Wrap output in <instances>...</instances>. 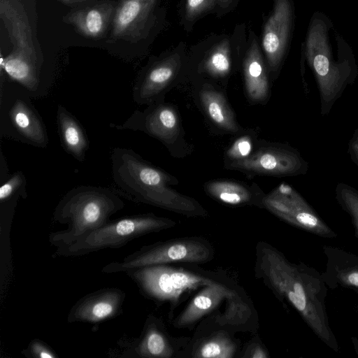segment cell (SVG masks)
<instances>
[{
    "label": "cell",
    "instance_id": "4fadbf2b",
    "mask_svg": "<svg viewBox=\"0 0 358 358\" xmlns=\"http://www.w3.org/2000/svg\"><path fill=\"white\" fill-rule=\"evenodd\" d=\"M176 353L173 341L161 320L149 315L138 338L126 345L124 358H171Z\"/></svg>",
    "mask_w": 358,
    "mask_h": 358
},
{
    "label": "cell",
    "instance_id": "4dcf8cb0",
    "mask_svg": "<svg viewBox=\"0 0 358 358\" xmlns=\"http://www.w3.org/2000/svg\"><path fill=\"white\" fill-rule=\"evenodd\" d=\"M343 280L349 285L358 287V271H351L345 274Z\"/></svg>",
    "mask_w": 358,
    "mask_h": 358
},
{
    "label": "cell",
    "instance_id": "d6986e66",
    "mask_svg": "<svg viewBox=\"0 0 358 358\" xmlns=\"http://www.w3.org/2000/svg\"><path fill=\"white\" fill-rule=\"evenodd\" d=\"M245 88L249 99L263 102L268 96L269 85L266 69L258 44L253 40L243 61Z\"/></svg>",
    "mask_w": 358,
    "mask_h": 358
},
{
    "label": "cell",
    "instance_id": "83f0119b",
    "mask_svg": "<svg viewBox=\"0 0 358 358\" xmlns=\"http://www.w3.org/2000/svg\"><path fill=\"white\" fill-rule=\"evenodd\" d=\"M28 358H58L57 352L43 341L35 338L22 351Z\"/></svg>",
    "mask_w": 358,
    "mask_h": 358
},
{
    "label": "cell",
    "instance_id": "f1b7e54d",
    "mask_svg": "<svg viewBox=\"0 0 358 358\" xmlns=\"http://www.w3.org/2000/svg\"><path fill=\"white\" fill-rule=\"evenodd\" d=\"M244 357L251 358H266L268 355L260 345L254 343L248 348Z\"/></svg>",
    "mask_w": 358,
    "mask_h": 358
},
{
    "label": "cell",
    "instance_id": "ffe728a7",
    "mask_svg": "<svg viewBox=\"0 0 358 358\" xmlns=\"http://www.w3.org/2000/svg\"><path fill=\"white\" fill-rule=\"evenodd\" d=\"M199 99L206 114L216 127L230 133L239 131L241 127L222 93L205 85L200 90Z\"/></svg>",
    "mask_w": 358,
    "mask_h": 358
},
{
    "label": "cell",
    "instance_id": "d4e9b609",
    "mask_svg": "<svg viewBox=\"0 0 358 358\" xmlns=\"http://www.w3.org/2000/svg\"><path fill=\"white\" fill-rule=\"evenodd\" d=\"M227 306L218 322L222 324L238 325L243 324L249 315L248 306L234 292L227 297Z\"/></svg>",
    "mask_w": 358,
    "mask_h": 358
},
{
    "label": "cell",
    "instance_id": "ac0fdd59",
    "mask_svg": "<svg viewBox=\"0 0 358 358\" xmlns=\"http://www.w3.org/2000/svg\"><path fill=\"white\" fill-rule=\"evenodd\" d=\"M235 292L214 282L204 286L176 318L174 326L177 328L189 327L203 316L217 307L224 299H227Z\"/></svg>",
    "mask_w": 358,
    "mask_h": 358
},
{
    "label": "cell",
    "instance_id": "8992f818",
    "mask_svg": "<svg viewBox=\"0 0 358 358\" xmlns=\"http://www.w3.org/2000/svg\"><path fill=\"white\" fill-rule=\"evenodd\" d=\"M210 243L198 237H189L145 245L121 260L106 264V274L126 273L141 267L169 263H206L213 257Z\"/></svg>",
    "mask_w": 358,
    "mask_h": 358
},
{
    "label": "cell",
    "instance_id": "e0dca14e",
    "mask_svg": "<svg viewBox=\"0 0 358 358\" xmlns=\"http://www.w3.org/2000/svg\"><path fill=\"white\" fill-rule=\"evenodd\" d=\"M56 122L63 150L78 162H83L90 142L82 124L61 104L57 106Z\"/></svg>",
    "mask_w": 358,
    "mask_h": 358
},
{
    "label": "cell",
    "instance_id": "30bf717a",
    "mask_svg": "<svg viewBox=\"0 0 358 358\" xmlns=\"http://www.w3.org/2000/svg\"><path fill=\"white\" fill-rule=\"evenodd\" d=\"M110 125L119 130L144 132L164 144L173 143L180 132L176 110L162 99L149 104L143 111H134L124 123Z\"/></svg>",
    "mask_w": 358,
    "mask_h": 358
},
{
    "label": "cell",
    "instance_id": "5b68a950",
    "mask_svg": "<svg viewBox=\"0 0 358 358\" xmlns=\"http://www.w3.org/2000/svg\"><path fill=\"white\" fill-rule=\"evenodd\" d=\"M22 86L1 81L0 136L38 148L49 143L45 124Z\"/></svg>",
    "mask_w": 358,
    "mask_h": 358
},
{
    "label": "cell",
    "instance_id": "4316f807",
    "mask_svg": "<svg viewBox=\"0 0 358 358\" xmlns=\"http://www.w3.org/2000/svg\"><path fill=\"white\" fill-rule=\"evenodd\" d=\"M254 143L249 135L237 138L226 152L227 161H238L248 157L253 152Z\"/></svg>",
    "mask_w": 358,
    "mask_h": 358
},
{
    "label": "cell",
    "instance_id": "6da1fadb",
    "mask_svg": "<svg viewBox=\"0 0 358 358\" xmlns=\"http://www.w3.org/2000/svg\"><path fill=\"white\" fill-rule=\"evenodd\" d=\"M112 178L119 194L132 201L151 205L187 216H206L195 199L170 185L172 176L143 159L131 148H114L110 153Z\"/></svg>",
    "mask_w": 358,
    "mask_h": 358
},
{
    "label": "cell",
    "instance_id": "ba28073f",
    "mask_svg": "<svg viewBox=\"0 0 358 358\" xmlns=\"http://www.w3.org/2000/svg\"><path fill=\"white\" fill-rule=\"evenodd\" d=\"M306 57L316 77L324 112L341 94L349 76L346 65L333 59L325 24L320 20L311 23L306 40Z\"/></svg>",
    "mask_w": 358,
    "mask_h": 358
},
{
    "label": "cell",
    "instance_id": "7402d4cb",
    "mask_svg": "<svg viewBox=\"0 0 358 358\" xmlns=\"http://www.w3.org/2000/svg\"><path fill=\"white\" fill-rule=\"evenodd\" d=\"M27 179L21 171L9 175L0 187V213L1 218L10 220L19 199H27Z\"/></svg>",
    "mask_w": 358,
    "mask_h": 358
},
{
    "label": "cell",
    "instance_id": "9c48e42d",
    "mask_svg": "<svg viewBox=\"0 0 358 358\" xmlns=\"http://www.w3.org/2000/svg\"><path fill=\"white\" fill-rule=\"evenodd\" d=\"M226 166L248 173L273 176L299 174L305 168L304 162L299 155L278 147L260 148L244 159L227 161Z\"/></svg>",
    "mask_w": 358,
    "mask_h": 358
},
{
    "label": "cell",
    "instance_id": "d6a6232c",
    "mask_svg": "<svg viewBox=\"0 0 358 358\" xmlns=\"http://www.w3.org/2000/svg\"><path fill=\"white\" fill-rule=\"evenodd\" d=\"M59 1H60L61 2H62L65 4H73V3H80V2L85 1L87 0H59Z\"/></svg>",
    "mask_w": 358,
    "mask_h": 358
},
{
    "label": "cell",
    "instance_id": "cb8c5ba5",
    "mask_svg": "<svg viewBox=\"0 0 358 358\" xmlns=\"http://www.w3.org/2000/svg\"><path fill=\"white\" fill-rule=\"evenodd\" d=\"M203 66L204 70L214 78H223L229 73L231 62L227 40H223L211 50Z\"/></svg>",
    "mask_w": 358,
    "mask_h": 358
},
{
    "label": "cell",
    "instance_id": "1f68e13d",
    "mask_svg": "<svg viewBox=\"0 0 358 358\" xmlns=\"http://www.w3.org/2000/svg\"><path fill=\"white\" fill-rule=\"evenodd\" d=\"M350 150L358 164V132H356L350 142Z\"/></svg>",
    "mask_w": 358,
    "mask_h": 358
},
{
    "label": "cell",
    "instance_id": "7a4b0ae2",
    "mask_svg": "<svg viewBox=\"0 0 358 358\" xmlns=\"http://www.w3.org/2000/svg\"><path fill=\"white\" fill-rule=\"evenodd\" d=\"M124 203L114 190L98 186L80 185L69 190L55 206V222L66 224L64 230L51 232L49 243L56 248L70 245L110 220Z\"/></svg>",
    "mask_w": 358,
    "mask_h": 358
},
{
    "label": "cell",
    "instance_id": "9a60e30c",
    "mask_svg": "<svg viewBox=\"0 0 358 358\" xmlns=\"http://www.w3.org/2000/svg\"><path fill=\"white\" fill-rule=\"evenodd\" d=\"M292 10L288 0H275L262 36V47L270 69H278L284 55L290 30Z\"/></svg>",
    "mask_w": 358,
    "mask_h": 358
},
{
    "label": "cell",
    "instance_id": "2e32d148",
    "mask_svg": "<svg viewBox=\"0 0 358 358\" xmlns=\"http://www.w3.org/2000/svg\"><path fill=\"white\" fill-rule=\"evenodd\" d=\"M117 4L104 1L69 13L64 20L83 36L98 39L103 36L112 24Z\"/></svg>",
    "mask_w": 358,
    "mask_h": 358
},
{
    "label": "cell",
    "instance_id": "52a82bcc",
    "mask_svg": "<svg viewBox=\"0 0 358 358\" xmlns=\"http://www.w3.org/2000/svg\"><path fill=\"white\" fill-rule=\"evenodd\" d=\"M125 273L145 297L155 302L169 301L172 304H176L188 291L214 282L206 277L166 264L141 267Z\"/></svg>",
    "mask_w": 358,
    "mask_h": 358
},
{
    "label": "cell",
    "instance_id": "603a6c76",
    "mask_svg": "<svg viewBox=\"0 0 358 358\" xmlns=\"http://www.w3.org/2000/svg\"><path fill=\"white\" fill-rule=\"evenodd\" d=\"M237 350L234 341L226 334L217 332L202 340L192 351L193 357L232 358Z\"/></svg>",
    "mask_w": 358,
    "mask_h": 358
},
{
    "label": "cell",
    "instance_id": "f546056e",
    "mask_svg": "<svg viewBox=\"0 0 358 358\" xmlns=\"http://www.w3.org/2000/svg\"><path fill=\"white\" fill-rule=\"evenodd\" d=\"M10 173H8V169L6 158L3 152H0V182L2 183Z\"/></svg>",
    "mask_w": 358,
    "mask_h": 358
},
{
    "label": "cell",
    "instance_id": "5bb4252c",
    "mask_svg": "<svg viewBox=\"0 0 358 358\" xmlns=\"http://www.w3.org/2000/svg\"><path fill=\"white\" fill-rule=\"evenodd\" d=\"M157 0H120L112 22L111 38L136 42L143 36Z\"/></svg>",
    "mask_w": 358,
    "mask_h": 358
},
{
    "label": "cell",
    "instance_id": "3957f363",
    "mask_svg": "<svg viewBox=\"0 0 358 358\" xmlns=\"http://www.w3.org/2000/svg\"><path fill=\"white\" fill-rule=\"evenodd\" d=\"M257 256L259 270L267 284L278 294L286 297L316 334L330 343L331 331L317 295L319 289L313 281L266 244L260 243Z\"/></svg>",
    "mask_w": 358,
    "mask_h": 358
},
{
    "label": "cell",
    "instance_id": "44dd1931",
    "mask_svg": "<svg viewBox=\"0 0 358 358\" xmlns=\"http://www.w3.org/2000/svg\"><path fill=\"white\" fill-rule=\"evenodd\" d=\"M204 189L211 197L232 206L254 203L259 194L254 187L229 180L209 181Z\"/></svg>",
    "mask_w": 358,
    "mask_h": 358
},
{
    "label": "cell",
    "instance_id": "277c9868",
    "mask_svg": "<svg viewBox=\"0 0 358 358\" xmlns=\"http://www.w3.org/2000/svg\"><path fill=\"white\" fill-rule=\"evenodd\" d=\"M175 224L152 213L110 220L70 245L56 248L53 256L76 257L104 249L120 248L136 238L172 227Z\"/></svg>",
    "mask_w": 358,
    "mask_h": 358
},
{
    "label": "cell",
    "instance_id": "7c38bea8",
    "mask_svg": "<svg viewBox=\"0 0 358 358\" xmlns=\"http://www.w3.org/2000/svg\"><path fill=\"white\" fill-rule=\"evenodd\" d=\"M180 68L178 55H171L150 66L138 76L132 90L134 101L149 105L162 99Z\"/></svg>",
    "mask_w": 358,
    "mask_h": 358
},
{
    "label": "cell",
    "instance_id": "484cf974",
    "mask_svg": "<svg viewBox=\"0 0 358 358\" xmlns=\"http://www.w3.org/2000/svg\"><path fill=\"white\" fill-rule=\"evenodd\" d=\"M233 0H187L185 15L188 19H194L204 12L217 6L227 7Z\"/></svg>",
    "mask_w": 358,
    "mask_h": 358
},
{
    "label": "cell",
    "instance_id": "8fae6325",
    "mask_svg": "<svg viewBox=\"0 0 358 358\" xmlns=\"http://www.w3.org/2000/svg\"><path fill=\"white\" fill-rule=\"evenodd\" d=\"M125 298L124 290L113 287L90 292L72 306L67 322L98 323L113 319L122 313Z\"/></svg>",
    "mask_w": 358,
    "mask_h": 358
}]
</instances>
